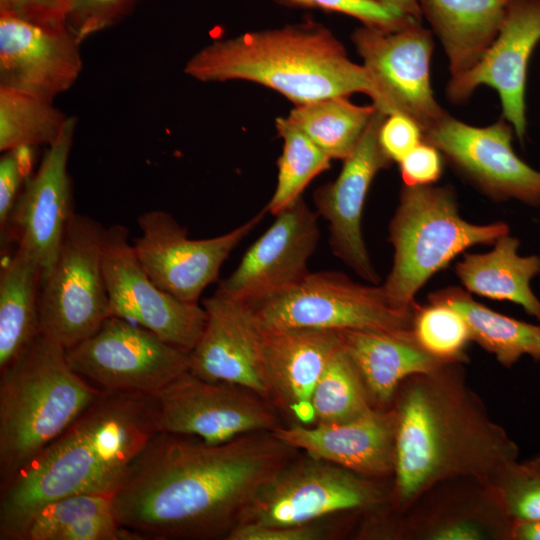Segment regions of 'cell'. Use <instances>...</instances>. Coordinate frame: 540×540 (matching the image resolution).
I'll list each match as a JSON object with an SVG mask.
<instances>
[{
	"mask_svg": "<svg viewBox=\"0 0 540 540\" xmlns=\"http://www.w3.org/2000/svg\"><path fill=\"white\" fill-rule=\"evenodd\" d=\"M297 451L271 431L218 444L158 431L112 495L115 518L141 540L226 539Z\"/></svg>",
	"mask_w": 540,
	"mask_h": 540,
	"instance_id": "1",
	"label": "cell"
},
{
	"mask_svg": "<svg viewBox=\"0 0 540 540\" xmlns=\"http://www.w3.org/2000/svg\"><path fill=\"white\" fill-rule=\"evenodd\" d=\"M393 407L397 416L392 506L404 511L435 486L466 478L486 485L519 449L466 384L461 363L408 377Z\"/></svg>",
	"mask_w": 540,
	"mask_h": 540,
	"instance_id": "2",
	"label": "cell"
},
{
	"mask_svg": "<svg viewBox=\"0 0 540 540\" xmlns=\"http://www.w3.org/2000/svg\"><path fill=\"white\" fill-rule=\"evenodd\" d=\"M158 431L154 395L103 391L60 436L1 483L0 539L20 540L29 519L54 500L113 495Z\"/></svg>",
	"mask_w": 540,
	"mask_h": 540,
	"instance_id": "3",
	"label": "cell"
},
{
	"mask_svg": "<svg viewBox=\"0 0 540 540\" xmlns=\"http://www.w3.org/2000/svg\"><path fill=\"white\" fill-rule=\"evenodd\" d=\"M184 72L205 83L254 82L294 105L354 93L367 94L373 104L378 100L366 68L351 61L333 32L311 18L213 41L186 62Z\"/></svg>",
	"mask_w": 540,
	"mask_h": 540,
	"instance_id": "4",
	"label": "cell"
},
{
	"mask_svg": "<svg viewBox=\"0 0 540 540\" xmlns=\"http://www.w3.org/2000/svg\"><path fill=\"white\" fill-rule=\"evenodd\" d=\"M0 482L60 436L103 392L40 333L0 369Z\"/></svg>",
	"mask_w": 540,
	"mask_h": 540,
	"instance_id": "5",
	"label": "cell"
},
{
	"mask_svg": "<svg viewBox=\"0 0 540 540\" xmlns=\"http://www.w3.org/2000/svg\"><path fill=\"white\" fill-rule=\"evenodd\" d=\"M393 265L382 287L395 308H413L417 292L457 255L509 234L505 222L473 224L463 219L450 186H406L388 227Z\"/></svg>",
	"mask_w": 540,
	"mask_h": 540,
	"instance_id": "6",
	"label": "cell"
},
{
	"mask_svg": "<svg viewBox=\"0 0 540 540\" xmlns=\"http://www.w3.org/2000/svg\"><path fill=\"white\" fill-rule=\"evenodd\" d=\"M106 231L98 221L74 212L42 281L41 333L66 350L93 335L111 316L103 271Z\"/></svg>",
	"mask_w": 540,
	"mask_h": 540,
	"instance_id": "7",
	"label": "cell"
},
{
	"mask_svg": "<svg viewBox=\"0 0 540 540\" xmlns=\"http://www.w3.org/2000/svg\"><path fill=\"white\" fill-rule=\"evenodd\" d=\"M248 304L263 328L389 333L411 331L417 305L395 308L382 285L362 284L337 271L310 272L293 287Z\"/></svg>",
	"mask_w": 540,
	"mask_h": 540,
	"instance_id": "8",
	"label": "cell"
},
{
	"mask_svg": "<svg viewBox=\"0 0 540 540\" xmlns=\"http://www.w3.org/2000/svg\"><path fill=\"white\" fill-rule=\"evenodd\" d=\"M384 498L374 479L305 454L260 488L237 526L309 524L331 514L373 508Z\"/></svg>",
	"mask_w": 540,
	"mask_h": 540,
	"instance_id": "9",
	"label": "cell"
},
{
	"mask_svg": "<svg viewBox=\"0 0 540 540\" xmlns=\"http://www.w3.org/2000/svg\"><path fill=\"white\" fill-rule=\"evenodd\" d=\"M75 372L103 391L155 395L189 370L190 353L126 319L110 316L66 350Z\"/></svg>",
	"mask_w": 540,
	"mask_h": 540,
	"instance_id": "10",
	"label": "cell"
},
{
	"mask_svg": "<svg viewBox=\"0 0 540 540\" xmlns=\"http://www.w3.org/2000/svg\"><path fill=\"white\" fill-rule=\"evenodd\" d=\"M159 431L227 442L281 425L272 402L243 386L203 379L189 370L155 395Z\"/></svg>",
	"mask_w": 540,
	"mask_h": 540,
	"instance_id": "11",
	"label": "cell"
},
{
	"mask_svg": "<svg viewBox=\"0 0 540 540\" xmlns=\"http://www.w3.org/2000/svg\"><path fill=\"white\" fill-rule=\"evenodd\" d=\"M351 40L376 86L377 108L410 117L422 132L446 113L431 86L433 34L420 21L396 31L362 25Z\"/></svg>",
	"mask_w": 540,
	"mask_h": 540,
	"instance_id": "12",
	"label": "cell"
},
{
	"mask_svg": "<svg viewBox=\"0 0 540 540\" xmlns=\"http://www.w3.org/2000/svg\"><path fill=\"white\" fill-rule=\"evenodd\" d=\"M265 208L233 230L217 237L191 239L188 230L168 212L141 214V235L133 247L151 280L176 298L192 303L218 279L221 266L232 251L254 230Z\"/></svg>",
	"mask_w": 540,
	"mask_h": 540,
	"instance_id": "13",
	"label": "cell"
},
{
	"mask_svg": "<svg viewBox=\"0 0 540 540\" xmlns=\"http://www.w3.org/2000/svg\"><path fill=\"white\" fill-rule=\"evenodd\" d=\"M128 238V229L122 225L107 228L103 271L111 316L138 324L190 353L206 324L204 307L159 288L139 262Z\"/></svg>",
	"mask_w": 540,
	"mask_h": 540,
	"instance_id": "14",
	"label": "cell"
},
{
	"mask_svg": "<svg viewBox=\"0 0 540 540\" xmlns=\"http://www.w3.org/2000/svg\"><path fill=\"white\" fill-rule=\"evenodd\" d=\"M514 130L505 120L476 127L446 112L423 132V141L442 156L479 191L495 201L517 200L540 207V171L515 153Z\"/></svg>",
	"mask_w": 540,
	"mask_h": 540,
	"instance_id": "15",
	"label": "cell"
},
{
	"mask_svg": "<svg viewBox=\"0 0 540 540\" xmlns=\"http://www.w3.org/2000/svg\"><path fill=\"white\" fill-rule=\"evenodd\" d=\"M319 216L303 197L275 215L271 226L247 249L215 293L255 303L277 295L309 273L320 239Z\"/></svg>",
	"mask_w": 540,
	"mask_h": 540,
	"instance_id": "16",
	"label": "cell"
},
{
	"mask_svg": "<svg viewBox=\"0 0 540 540\" xmlns=\"http://www.w3.org/2000/svg\"><path fill=\"white\" fill-rule=\"evenodd\" d=\"M386 116L377 108L357 147L343 160L337 178L313 193L315 212L328 224L333 255L370 284H379L380 278L370 259L361 222L375 176L393 162L379 142V130Z\"/></svg>",
	"mask_w": 540,
	"mask_h": 540,
	"instance_id": "17",
	"label": "cell"
},
{
	"mask_svg": "<svg viewBox=\"0 0 540 540\" xmlns=\"http://www.w3.org/2000/svg\"><path fill=\"white\" fill-rule=\"evenodd\" d=\"M77 119L69 116L60 135L36 171L25 181L13 207L2 240L10 237L39 264L42 281L57 258L66 228L75 212L68 172Z\"/></svg>",
	"mask_w": 540,
	"mask_h": 540,
	"instance_id": "18",
	"label": "cell"
},
{
	"mask_svg": "<svg viewBox=\"0 0 540 540\" xmlns=\"http://www.w3.org/2000/svg\"><path fill=\"white\" fill-rule=\"evenodd\" d=\"M539 42L540 0H510L499 32L482 59L471 70L450 78L446 88L449 101L463 103L481 85L495 89L503 119L523 141L528 65Z\"/></svg>",
	"mask_w": 540,
	"mask_h": 540,
	"instance_id": "19",
	"label": "cell"
},
{
	"mask_svg": "<svg viewBox=\"0 0 540 540\" xmlns=\"http://www.w3.org/2000/svg\"><path fill=\"white\" fill-rule=\"evenodd\" d=\"M81 43L66 25L0 13V87L53 103L82 71Z\"/></svg>",
	"mask_w": 540,
	"mask_h": 540,
	"instance_id": "20",
	"label": "cell"
},
{
	"mask_svg": "<svg viewBox=\"0 0 540 540\" xmlns=\"http://www.w3.org/2000/svg\"><path fill=\"white\" fill-rule=\"evenodd\" d=\"M202 306L207 319L190 352L189 371L243 386L270 401L261 359L262 328L250 304L215 293Z\"/></svg>",
	"mask_w": 540,
	"mask_h": 540,
	"instance_id": "21",
	"label": "cell"
},
{
	"mask_svg": "<svg viewBox=\"0 0 540 540\" xmlns=\"http://www.w3.org/2000/svg\"><path fill=\"white\" fill-rule=\"evenodd\" d=\"M397 416L374 408L338 423L279 425L271 432L289 446L370 479L393 476Z\"/></svg>",
	"mask_w": 540,
	"mask_h": 540,
	"instance_id": "22",
	"label": "cell"
},
{
	"mask_svg": "<svg viewBox=\"0 0 540 540\" xmlns=\"http://www.w3.org/2000/svg\"><path fill=\"white\" fill-rule=\"evenodd\" d=\"M261 328V359L270 401L292 423L315 424L313 391L329 360L341 347L338 332Z\"/></svg>",
	"mask_w": 540,
	"mask_h": 540,
	"instance_id": "23",
	"label": "cell"
},
{
	"mask_svg": "<svg viewBox=\"0 0 540 540\" xmlns=\"http://www.w3.org/2000/svg\"><path fill=\"white\" fill-rule=\"evenodd\" d=\"M337 332L374 408L392 407L399 386L408 377L447 364L424 351L415 341L412 330L404 333L351 329Z\"/></svg>",
	"mask_w": 540,
	"mask_h": 540,
	"instance_id": "24",
	"label": "cell"
},
{
	"mask_svg": "<svg viewBox=\"0 0 540 540\" xmlns=\"http://www.w3.org/2000/svg\"><path fill=\"white\" fill-rule=\"evenodd\" d=\"M510 0H419L439 38L451 77L471 70L495 40Z\"/></svg>",
	"mask_w": 540,
	"mask_h": 540,
	"instance_id": "25",
	"label": "cell"
},
{
	"mask_svg": "<svg viewBox=\"0 0 540 540\" xmlns=\"http://www.w3.org/2000/svg\"><path fill=\"white\" fill-rule=\"evenodd\" d=\"M519 247V239L506 234L486 253L465 254L455 273L468 292L513 302L540 322V300L531 289L540 274V256H521Z\"/></svg>",
	"mask_w": 540,
	"mask_h": 540,
	"instance_id": "26",
	"label": "cell"
},
{
	"mask_svg": "<svg viewBox=\"0 0 540 540\" xmlns=\"http://www.w3.org/2000/svg\"><path fill=\"white\" fill-rule=\"evenodd\" d=\"M41 285V267L25 249L17 246L0 273V369L41 333Z\"/></svg>",
	"mask_w": 540,
	"mask_h": 540,
	"instance_id": "27",
	"label": "cell"
},
{
	"mask_svg": "<svg viewBox=\"0 0 540 540\" xmlns=\"http://www.w3.org/2000/svg\"><path fill=\"white\" fill-rule=\"evenodd\" d=\"M20 540H141L121 527L112 495L75 494L41 507L27 522Z\"/></svg>",
	"mask_w": 540,
	"mask_h": 540,
	"instance_id": "28",
	"label": "cell"
},
{
	"mask_svg": "<svg viewBox=\"0 0 540 540\" xmlns=\"http://www.w3.org/2000/svg\"><path fill=\"white\" fill-rule=\"evenodd\" d=\"M428 300L456 310L465 320L471 340L493 354L502 366L510 368L524 355L540 361V324L495 312L460 287L432 292Z\"/></svg>",
	"mask_w": 540,
	"mask_h": 540,
	"instance_id": "29",
	"label": "cell"
},
{
	"mask_svg": "<svg viewBox=\"0 0 540 540\" xmlns=\"http://www.w3.org/2000/svg\"><path fill=\"white\" fill-rule=\"evenodd\" d=\"M377 107L356 105L348 97L295 105L287 119L331 159L345 160L357 147Z\"/></svg>",
	"mask_w": 540,
	"mask_h": 540,
	"instance_id": "30",
	"label": "cell"
},
{
	"mask_svg": "<svg viewBox=\"0 0 540 540\" xmlns=\"http://www.w3.org/2000/svg\"><path fill=\"white\" fill-rule=\"evenodd\" d=\"M275 127L283 140V149L277 161L276 187L264 207L274 216L299 200L307 185L330 168L332 160L287 118H276Z\"/></svg>",
	"mask_w": 540,
	"mask_h": 540,
	"instance_id": "31",
	"label": "cell"
},
{
	"mask_svg": "<svg viewBox=\"0 0 540 540\" xmlns=\"http://www.w3.org/2000/svg\"><path fill=\"white\" fill-rule=\"evenodd\" d=\"M68 116L51 102L0 87V150L51 145Z\"/></svg>",
	"mask_w": 540,
	"mask_h": 540,
	"instance_id": "32",
	"label": "cell"
},
{
	"mask_svg": "<svg viewBox=\"0 0 540 540\" xmlns=\"http://www.w3.org/2000/svg\"><path fill=\"white\" fill-rule=\"evenodd\" d=\"M312 404L315 424L349 421L374 409L356 367L342 346L320 376Z\"/></svg>",
	"mask_w": 540,
	"mask_h": 540,
	"instance_id": "33",
	"label": "cell"
},
{
	"mask_svg": "<svg viewBox=\"0 0 540 540\" xmlns=\"http://www.w3.org/2000/svg\"><path fill=\"white\" fill-rule=\"evenodd\" d=\"M412 332L417 344L443 363L467 361L465 350L471 341L468 326L453 308L439 303L416 305Z\"/></svg>",
	"mask_w": 540,
	"mask_h": 540,
	"instance_id": "34",
	"label": "cell"
},
{
	"mask_svg": "<svg viewBox=\"0 0 540 540\" xmlns=\"http://www.w3.org/2000/svg\"><path fill=\"white\" fill-rule=\"evenodd\" d=\"M486 487L512 524L540 520V456L503 465Z\"/></svg>",
	"mask_w": 540,
	"mask_h": 540,
	"instance_id": "35",
	"label": "cell"
},
{
	"mask_svg": "<svg viewBox=\"0 0 540 540\" xmlns=\"http://www.w3.org/2000/svg\"><path fill=\"white\" fill-rule=\"evenodd\" d=\"M458 512L436 516L418 529L417 536L429 540L510 539L512 523L490 520L487 513Z\"/></svg>",
	"mask_w": 540,
	"mask_h": 540,
	"instance_id": "36",
	"label": "cell"
},
{
	"mask_svg": "<svg viewBox=\"0 0 540 540\" xmlns=\"http://www.w3.org/2000/svg\"><path fill=\"white\" fill-rule=\"evenodd\" d=\"M290 8L319 9L324 12L345 14L359 20L362 25L396 31L418 21L400 9L380 0H274ZM421 22V21H420Z\"/></svg>",
	"mask_w": 540,
	"mask_h": 540,
	"instance_id": "37",
	"label": "cell"
},
{
	"mask_svg": "<svg viewBox=\"0 0 540 540\" xmlns=\"http://www.w3.org/2000/svg\"><path fill=\"white\" fill-rule=\"evenodd\" d=\"M139 0H73L66 26L81 42L116 25Z\"/></svg>",
	"mask_w": 540,
	"mask_h": 540,
	"instance_id": "38",
	"label": "cell"
},
{
	"mask_svg": "<svg viewBox=\"0 0 540 540\" xmlns=\"http://www.w3.org/2000/svg\"><path fill=\"white\" fill-rule=\"evenodd\" d=\"M423 141L421 127L410 117L392 113L385 117L379 130V142L386 155L399 162Z\"/></svg>",
	"mask_w": 540,
	"mask_h": 540,
	"instance_id": "39",
	"label": "cell"
},
{
	"mask_svg": "<svg viewBox=\"0 0 540 540\" xmlns=\"http://www.w3.org/2000/svg\"><path fill=\"white\" fill-rule=\"evenodd\" d=\"M398 163L406 186L432 185L442 175V154L425 141L414 147Z\"/></svg>",
	"mask_w": 540,
	"mask_h": 540,
	"instance_id": "40",
	"label": "cell"
},
{
	"mask_svg": "<svg viewBox=\"0 0 540 540\" xmlns=\"http://www.w3.org/2000/svg\"><path fill=\"white\" fill-rule=\"evenodd\" d=\"M73 0H0V13H8L44 26L66 25Z\"/></svg>",
	"mask_w": 540,
	"mask_h": 540,
	"instance_id": "41",
	"label": "cell"
},
{
	"mask_svg": "<svg viewBox=\"0 0 540 540\" xmlns=\"http://www.w3.org/2000/svg\"><path fill=\"white\" fill-rule=\"evenodd\" d=\"M326 536L327 528L319 522L285 526L238 525L226 540H319Z\"/></svg>",
	"mask_w": 540,
	"mask_h": 540,
	"instance_id": "42",
	"label": "cell"
},
{
	"mask_svg": "<svg viewBox=\"0 0 540 540\" xmlns=\"http://www.w3.org/2000/svg\"><path fill=\"white\" fill-rule=\"evenodd\" d=\"M28 172L22 166L16 152L5 151L0 158V229L5 230L13 207L21 192Z\"/></svg>",
	"mask_w": 540,
	"mask_h": 540,
	"instance_id": "43",
	"label": "cell"
},
{
	"mask_svg": "<svg viewBox=\"0 0 540 540\" xmlns=\"http://www.w3.org/2000/svg\"><path fill=\"white\" fill-rule=\"evenodd\" d=\"M512 540H540V520L514 522L511 527Z\"/></svg>",
	"mask_w": 540,
	"mask_h": 540,
	"instance_id": "44",
	"label": "cell"
},
{
	"mask_svg": "<svg viewBox=\"0 0 540 540\" xmlns=\"http://www.w3.org/2000/svg\"><path fill=\"white\" fill-rule=\"evenodd\" d=\"M392 5L414 19L421 21L423 19L419 0H380Z\"/></svg>",
	"mask_w": 540,
	"mask_h": 540,
	"instance_id": "45",
	"label": "cell"
}]
</instances>
